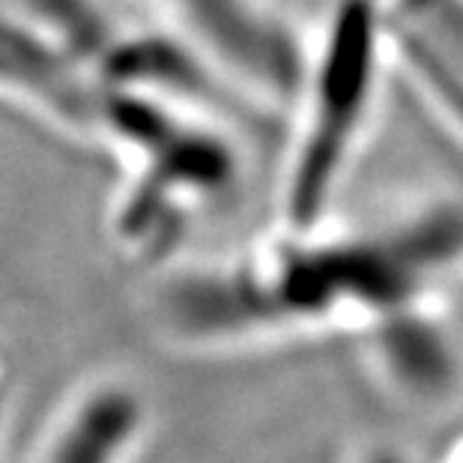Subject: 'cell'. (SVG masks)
<instances>
[{
    "label": "cell",
    "mask_w": 463,
    "mask_h": 463,
    "mask_svg": "<svg viewBox=\"0 0 463 463\" xmlns=\"http://www.w3.org/2000/svg\"><path fill=\"white\" fill-rule=\"evenodd\" d=\"M347 463H410V458L389 439H368L353 449Z\"/></svg>",
    "instance_id": "cell-5"
},
{
    "label": "cell",
    "mask_w": 463,
    "mask_h": 463,
    "mask_svg": "<svg viewBox=\"0 0 463 463\" xmlns=\"http://www.w3.org/2000/svg\"><path fill=\"white\" fill-rule=\"evenodd\" d=\"M176 43L254 102L290 108L308 52L260 0H156Z\"/></svg>",
    "instance_id": "cell-4"
},
{
    "label": "cell",
    "mask_w": 463,
    "mask_h": 463,
    "mask_svg": "<svg viewBox=\"0 0 463 463\" xmlns=\"http://www.w3.org/2000/svg\"><path fill=\"white\" fill-rule=\"evenodd\" d=\"M442 463H463V439H458L455 446H451V451L442 458Z\"/></svg>",
    "instance_id": "cell-6"
},
{
    "label": "cell",
    "mask_w": 463,
    "mask_h": 463,
    "mask_svg": "<svg viewBox=\"0 0 463 463\" xmlns=\"http://www.w3.org/2000/svg\"><path fill=\"white\" fill-rule=\"evenodd\" d=\"M102 135L126 156L117 233L132 258L162 260L194 215L222 203L240 183L233 141L194 102L108 90Z\"/></svg>",
    "instance_id": "cell-3"
},
{
    "label": "cell",
    "mask_w": 463,
    "mask_h": 463,
    "mask_svg": "<svg viewBox=\"0 0 463 463\" xmlns=\"http://www.w3.org/2000/svg\"><path fill=\"white\" fill-rule=\"evenodd\" d=\"M463 279V203L428 198L362 224L284 228L233 258L183 272L159 297L165 338L236 353L317 338L364 350L442 317Z\"/></svg>",
    "instance_id": "cell-1"
},
{
    "label": "cell",
    "mask_w": 463,
    "mask_h": 463,
    "mask_svg": "<svg viewBox=\"0 0 463 463\" xmlns=\"http://www.w3.org/2000/svg\"><path fill=\"white\" fill-rule=\"evenodd\" d=\"M377 0H344L317 52H308L293 99V135L281 167V224L314 228L332 219L373 129L389 54Z\"/></svg>",
    "instance_id": "cell-2"
}]
</instances>
